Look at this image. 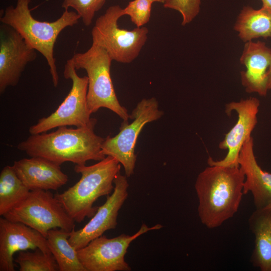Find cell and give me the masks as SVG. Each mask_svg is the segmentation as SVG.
Listing matches in <instances>:
<instances>
[{
    "instance_id": "obj_18",
    "label": "cell",
    "mask_w": 271,
    "mask_h": 271,
    "mask_svg": "<svg viewBox=\"0 0 271 271\" xmlns=\"http://www.w3.org/2000/svg\"><path fill=\"white\" fill-rule=\"evenodd\" d=\"M248 222L254 236L250 262L261 271H271V208L256 209Z\"/></svg>"
},
{
    "instance_id": "obj_22",
    "label": "cell",
    "mask_w": 271,
    "mask_h": 271,
    "mask_svg": "<svg viewBox=\"0 0 271 271\" xmlns=\"http://www.w3.org/2000/svg\"><path fill=\"white\" fill-rule=\"evenodd\" d=\"M20 271H57L58 264L52 253L37 248L33 252L20 251L14 260Z\"/></svg>"
},
{
    "instance_id": "obj_13",
    "label": "cell",
    "mask_w": 271,
    "mask_h": 271,
    "mask_svg": "<svg viewBox=\"0 0 271 271\" xmlns=\"http://www.w3.org/2000/svg\"><path fill=\"white\" fill-rule=\"evenodd\" d=\"M36 50L12 27H0V93L15 86L27 65L37 57Z\"/></svg>"
},
{
    "instance_id": "obj_26",
    "label": "cell",
    "mask_w": 271,
    "mask_h": 271,
    "mask_svg": "<svg viewBox=\"0 0 271 271\" xmlns=\"http://www.w3.org/2000/svg\"><path fill=\"white\" fill-rule=\"evenodd\" d=\"M267 88L268 90L271 89V63L267 73Z\"/></svg>"
},
{
    "instance_id": "obj_21",
    "label": "cell",
    "mask_w": 271,
    "mask_h": 271,
    "mask_svg": "<svg viewBox=\"0 0 271 271\" xmlns=\"http://www.w3.org/2000/svg\"><path fill=\"white\" fill-rule=\"evenodd\" d=\"M30 191L12 166H5L0 173V215L3 216L25 199Z\"/></svg>"
},
{
    "instance_id": "obj_23",
    "label": "cell",
    "mask_w": 271,
    "mask_h": 271,
    "mask_svg": "<svg viewBox=\"0 0 271 271\" xmlns=\"http://www.w3.org/2000/svg\"><path fill=\"white\" fill-rule=\"evenodd\" d=\"M107 0H63L62 8L74 9L80 17L85 26L92 23L95 14L104 6Z\"/></svg>"
},
{
    "instance_id": "obj_7",
    "label": "cell",
    "mask_w": 271,
    "mask_h": 271,
    "mask_svg": "<svg viewBox=\"0 0 271 271\" xmlns=\"http://www.w3.org/2000/svg\"><path fill=\"white\" fill-rule=\"evenodd\" d=\"M3 217L21 222L36 230L47 237L48 231L59 228L71 232L75 221L49 190H34Z\"/></svg>"
},
{
    "instance_id": "obj_24",
    "label": "cell",
    "mask_w": 271,
    "mask_h": 271,
    "mask_svg": "<svg viewBox=\"0 0 271 271\" xmlns=\"http://www.w3.org/2000/svg\"><path fill=\"white\" fill-rule=\"evenodd\" d=\"M152 0H133L123 8L124 15L129 17L137 26L142 27L147 24L151 18Z\"/></svg>"
},
{
    "instance_id": "obj_12",
    "label": "cell",
    "mask_w": 271,
    "mask_h": 271,
    "mask_svg": "<svg viewBox=\"0 0 271 271\" xmlns=\"http://www.w3.org/2000/svg\"><path fill=\"white\" fill-rule=\"evenodd\" d=\"M259 105V100L252 97L226 104L227 114L230 115L232 111H235L237 113L238 119L219 144V149L228 150L226 156L222 160L216 161L209 157L207 160L209 166L239 167V153L244 142L251 137V134L257 124Z\"/></svg>"
},
{
    "instance_id": "obj_28",
    "label": "cell",
    "mask_w": 271,
    "mask_h": 271,
    "mask_svg": "<svg viewBox=\"0 0 271 271\" xmlns=\"http://www.w3.org/2000/svg\"><path fill=\"white\" fill-rule=\"evenodd\" d=\"M154 3H160L163 4L165 0H152Z\"/></svg>"
},
{
    "instance_id": "obj_2",
    "label": "cell",
    "mask_w": 271,
    "mask_h": 271,
    "mask_svg": "<svg viewBox=\"0 0 271 271\" xmlns=\"http://www.w3.org/2000/svg\"><path fill=\"white\" fill-rule=\"evenodd\" d=\"M244 179L239 167L209 166L199 174L194 187L204 225L214 229L233 217L243 194Z\"/></svg>"
},
{
    "instance_id": "obj_10",
    "label": "cell",
    "mask_w": 271,
    "mask_h": 271,
    "mask_svg": "<svg viewBox=\"0 0 271 271\" xmlns=\"http://www.w3.org/2000/svg\"><path fill=\"white\" fill-rule=\"evenodd\" d=\"M162 227L160 224L150 227L144 223L132 235L122 233L108 238L102 235L77 250L79 258L86 271H129L124 256L130 244L142 234Z\"/></svg>"
},
{
    "instance_id": "obj_3",
    "label": "cell",
    "mask_w": 271,
    "mask_h": 271,
    "mask_svg": "<svg viewBox=\"0 0 271 271\" xmlns=\"http://www.w3.org/2000/svg\"><path fill=\"white\" fill-rule=\"evenodd\" d=\"M31 2V0H17L15 7L11 5L5 9L0 21L15 29L28 44L45 57L53 85L57 87L59 76L54 54L55 42L60 33L66 28L77 24L80 17L76 12L65 10L55 21H40L32 15Z\"/></svg>"
},
{
    "instance_id": "obj_8",
    "label": "cell",
    "mask_w": 271,
    "mask_h": 271,
    "mask_svg": "<svg viewBox=\"0 0 271 271\" xmlns=\"http://www.w3.org/2000/svg\"><path fill=\"white\" fill-rule=\"evenodd\" d=\"M163 114L155 97L144 98L129 115L132 122L129 123L128 121H124L117 134L105 138L101 147L102 153L113 157L122 164L127 177L134 173L137 160L135 147L141 131L146 124L159 119Z\"/></svg>"
},
{
    "instance_id": "obj_14",
    "label": "cell",
    "mask_w": 271,
    "mask_h": 271,
    "mask_svg": "<svg viewBox=\"0 0 271 271\" xmlns=\"http://www.w3.org/2000/svg\"><path fill=\"white\" fill-rule=\"evenodd\" d=\"M39 248L51 253L46 238L36 230L17 222L0 218V271H15L14 254Z\"/></svg>"
},
{
    "instance_id": "obj_6",
    "label": "cell",
    "mask_w": 271,
    "mask_h": 271,
    "mask_svg": "<svg viewBox=\"0 0 271 271\" xmlns=\"http://www.w3.org/2000/svg\"><path fill=\"white\" fill-rule=\"evenodd\" d=\"M123 16V9L119 5L109 7L95 21L91 31L92 43L104 48L112 61L130 63L146 44L149 30L144 26L132 30L120 28L117 22Z\"/></svg>"
},
{
    "instance_id": "obj_16",
    "label": "cell",
    "mask_w": 271,
    "mask_h": 271,
    "mask_svg": "<svg viewBox=\"0 0 271 271\" xmlns=\"http://www.w3.org/2000/svg\"><path fill=\"white\" fill-rule=\"evenodd\" d=\"M240 62L246 68L240 72L241 84L245 91L265 96L268 90L267 73L271 63V49L263 42H247Z\"/></svg>"
},
{
    "instance_id": "obj_20",
    "label": "cell",
    "mask_w": 271,
    "mask_h": 271,
    "mask_svg": "<svg viewBox=\"0 0 271 271\" xmlns=\"http://www.w3.org/2000/svg\"><path fill=\"white\" fill-rule=\"evenodd\" d=\"M70 232L62 228L50 230L46 237L48 245L59 267V271H86L77 250L69 242Z\"/></svg>"
},
{
    "instance_id": "obj_15",
    "label": "cell",
    "mask_w": 271,
    "mask_h": 271,
    "mask_svg": "<svg viewBox=\"0 0 271 271\" xmlns=\"http://www.w3.org/2000/svg\"><path fill=\"white\" fill-rule=\"evenodd\" d=\"M18 177L30 190H56L68 180L59 165L39 157L24 158L12 166Z\"/></svg>"
},
{
    "instance_id": "obj_4",
    "label": "cell",
    "mask_w": 271,
    "mask_h": 271,
    "mask_svg": "<svg viewBox=\"0 0 271 271\" xmlns=\"http://www.w3.org/2000/svg\"><path fill=\"white\" fill-rule=\"evenodd\" d=\"M75 172L81 174L73 186L55 197L75 221L80 223L85 217H92L98 207L93 204L100 197L108 196L114 189V180L120 172V164L111 156L91 166L75 165Z\"/></svg>"
},
{
    "instance_id": "obj_9",
    "label": "cell",
    "mask_w": 271,
    "mask_h": 271,
    "mask_svg": "<svg viewBox=\"0 0 271 271\" xmlns=\"http://www.w3.org/2000/svg\"><path fill=\"white\" fill-rule=\"evenodd\" d=\"M64 76L66 79L71 80V90L54 112L39 119L36 124L30 127L29 131L31 134L48 132L60 126L82 127L90 121L91 114L87 104L88 77H80L69 59L65 65Z\"/></svg>"
},
{
    "instance_id": "obj_19",
    "label": "cell",
    "mask_w": 271,
    "mask_h": 271,
    "mask_svg": "<svg viewBox=\"0 0 271 271\" xmlns=\"http://www.w3.org/2000/svg\"><path fill=\"white\" fill-rule=\"evenodd\" d=\"M244 42L260 37H271V11L262 7L255 10L244 7L234 26Z\"/></svg>"
},
{
    "instance_id": "obj_1",
    "label": "cell",
    "mask_w": 271,
    "mask_h": 271,
    "mask_svg": "<svg viewBox=\"0 0 271 271\" xmlns=\"http://www.w3.org/2000/svg\"><path fill=\"white\" fill-rule=\"evenodd\" d=\"M96 118L84 126H60L54 131L31 134L17 148L30 157L46 159L59 165L66 162L85 165L90 160L100 161L106 156L101 152L105 139L97 135Z\"/></svg>"
},
{
    "instance_id": "obj_25",
    "label": "cell",
    "mask_w": 271,
    "mask_h": 271,
    "mask_svg": "<svg viewBox=\"0 0 271 271\" xmlns=\"http://www.w3.org/2000/svg\"><path fill=\"white\" fill-rule=\"evenodd\" d=\"M201 0H165V8L178 11L182 16V25L191 22L200 11Z\"/></svg>"
},
{
    "instance_id": "obj_5",
    "label": "cell",
    "mask_w": 271,
    "mask_h": 271,
    "mask_svg": "<svg viewBox=\"0 0 271 271\" xmlns=\"http://www.w3.org/2000/svg\"><path fill=\"white\" fill-rule=\"evenodd\" d=\"M76 70L84 69L88 78L87 104L91 114L100 108H108L124 121L129 115L117 98L112 83L111 58L102 47L92 43L86 52L77 53L69 59Z\"/></svg>"
},
{
    "instance_id": "obj_17",
    "label": "cell",
    "mask_w": 271,
    "mask_h": 271,
    "mask_svg": "<svg viewBox=\"0 0 271 271\" xmlns=\"http://www.w3.org/2000/svg\"><path fill=\"white\" fill-rule=\"evenodd\" d=\"M238 164L245 176L243 194H252L256 209L266 207L271 202V173L264 171L257 163L252 137L243 145Z\"/></svg>"
},
{
    "instance_id": "obj_27",
    "label": "cell",
    "mask_w": 271,
    "mask_h": 271,
    "mask_svg": "<svg viewBox=\"0 0 271 271\" xmlns=\"http://www.w3.org/2000/svg\"><path fill=\"white\" fill-rule=\"evenodd\" d=\"M262 3V7L271 11V0H260Z\"/></svg>"
},
{
    "instance_id": "obj_11",
    "label": "cell",
    "mask_w": 271,
    "mask_h": 271,
    "mask_svg": "<svg viewBox=\"0 0 271 271\" xmlns=\"http://www.w3.org/2000/svg\"><path fill=\"white\" fill-rule=\"evenodd\" d=\"M114 189L107 196L105 203L98 207L90 221L78 230L70 233L68 240L77 250L86 246L91 240L99 237L117 225L118 212L128 197L129 184L127 177L119 172L114 180Z\"/></svg>"
},
{
    "instance_id": "obj_29",
    "label": "cell",
    "mask_w": 271,
    "mask_h": 271,
    "mask_svg": "<svg viewBox=\"0 0 271 271\" xmlns=\"http://www.w3.org/2000/svg\"><path fill=\"white\" fill-rule=\"evenodd\" d=\"M265 208H271V202Z\"/></svg>"
}]
</instances>
